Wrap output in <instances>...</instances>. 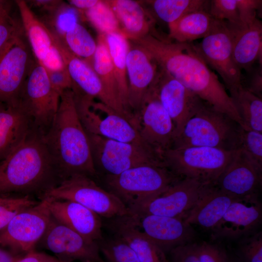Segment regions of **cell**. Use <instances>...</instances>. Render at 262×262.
Wrapping results in <instances>:
<instances>
[{"label": "cell", "mask_w": 262, "mask_h": 262, "mask_svg": "<svg viewBox=\"0 0 262 262\" xmlns=\"http://www.w3.org/2000/svg\"><path fill=\"white\" fill-rule=\"evenodd\" d=\"M131 42L143 48L159 67L201 99L244 128L225 86L197 53L193 44L174 43L151 34Z\"/></svg>", "instance_id": "cell-1"}, {"label": "cell", "mask_w": 262, "mask_h": 262, "mask_svg": "<svg viewBox=\"0 0 262 262\" xmlns=\"http://www.w3.org/2000/svg\"><path fill=\"white\" fill-rule=\"evenodd\" d=\"M61 181L43 134L33 127L0 162V197L40 200Z\"/></svg>", "instance_id": "cell-2"}, {"label": "cell", "mask_w": 262, "mask_h": 262, "mask_svg": "<svg viewBox=\"0 0 262 262\" xmlns=\"http://www.w3.org/2000/svg\"><path fill=\"white\" fill-rule=\"evenodd\" d=\"M43 139L62 180L74 174L91 178L97 175L72 89L61 95L56 114Z\"/></svg>", "instance_id": "cell-3"}, {"label": "cell", "mask_w": 262, "mask_h": 262, "mask_svg": "<svg viewBox=\"0 0 262 262\" xmlns=\"http://www.w3.org/2000/svg\"><path fill=\"white\" fill-rule=\"evenodd\" d=\"M239 125L204 102L174 139L171 148L207 147L235 150Z\"/></svg>", "instance_id": "cell-4"}, {"label": "cell", "mask_w": 262, "mask_h": 262, "mask_svg": "<svg viewBox=\"0 0 262 262\" xmlns=\"http://www.w3.org/2000/svg\"><path fill=\"white\" fill-rule=\"evenodd\" d=\"M234 152L207 147L170 148L163 153L162 159L165 166L180 178L215 185Z\"/></svg>", "instance_id": "cell-5"}, {"label": "cell", "mask_w": 262, "mask_h": 262, "mask_svg": "<svg viewBox=\"0 0 262 262\" xmlns=\"http://www.w3.org/2000/svg\"><path fill=\"white\" fill-rule=\"evenodd\" d=\"M163 163L141 164L115 176H105L108 191L127 207L155 196L180 179Z\"/></svg>", "instance_id": "cell-6"}, {"label": "cell", "mask_w": 262, "mask_h": 262, "mask_svg": "<svg viewBox=\"0 0 262 262\" xmlns=\"http://www.w3.org/2000/svg\"><path fill=\"white\" fill-rule=\"evenodd\" d=\"M73 93L79 116L87 133L146 146L127 117L100 101L96 102L93 98Z\"/></svg>", "instance_id": "cell-7"}, {"label": "cell", "mask_w": 262, "mask_h": 262, "mask_svg": "<svg viewBox=\"0 0 262 262\" xmlns=\"http://www.w3.org/2000/svg\"><path fill=\"white\" fill-rule=\"evenodd\" d=\"M44 197L76 202L108 219L129 214L127 207L116 196L98 185L92 178L83 174H74L64 179Z\"/></svg>", "instance_id": "cell-8"}, {"label": "cell", "mask_w": 262, "mask_h": 262, "mask_svg": "<svg viewBox=\"0 0 262 262\" xmlns=\"http://www.w3.org/2000/svg\"><path fill=\"white\" fill-rule=\"evenodd\" d=\"M87 133L96 170L98 169L105 176L117 175L145 164L164 163L158 155L144 145Z\"/></svg>", "instance_id": "cell-9"}, {"label": "cell", "mask_w": 262, "mask_h": 262, "mask_svg": "<svg viewBox=\"0 0 262 262\" xmlns=\"http://www.w3.org/2000/svg\"><path fill=\"white\" fill-rule=\"evenodd\" d=\"M60 96L53 88L45 68L34 61L21 90L17 105L33 128L43 134L50 127L58 110Z\"/></svg>", "instance_id": "cell-10"}, {"label": "cell", "mask_w": 262, "mask_h": 262, "mask_svg": "<svg viewBox=\"0 0 262 262\" xmlns=\"http://www.w3.org/2000/svg\"><path fill=\"white\" fill-rule=\"evenodd\" d=\"M50 217L45 197L34 205L21 211L0 231V246L24 256L35 249Z\"/></svg>", "instance_id": "cell-11"}, {"label": "cell", "mask_w": 262, "mask_h": 262, "mask_svg": "<svg viewBox=\"0 0 262 262\" xmlns=\"http://www.w3.org/2000/svg\"><path fill=\"white\" fill-rule=\"evenodd\" d=\"M194 47L205 63L221 77L229 96L243 87L241 70L234 59L232 35L226 21L217 20L212 31Z\"/></svg>", "instance_id": "cell-12"}, {"label": "cell", "mask_w": 262, "mask_h": 262, "mask_svg": "<svg viewBox=\"0 0 262 262\" xmlns=\"http://www.w3.org/2000/svg\"><path fill=\"white\" fill-rule=\"evenodd\" d=\"M205 185L195 180L180 179L159 194L129 206V214L184 219L199 199Z\"/></svg>", "instance_id": "cell-13"}, {"label": "cell", "mask_w": 262, "mask_h": 262, "mask_svg": "<svg viewBox=\"0 0 262 262\" xmlns=\"http://www.w3.org/2000/svg\"><path fill=\"white\" fill-rule=\"evenodd\" d=\"M131 122L143 143L162 159L163 153L172 147L175 127L151 87Z\"/></svg>", "instance_id": "cell-14"}, {"label": "cell", "mask_w": 262, "mask_h": 262, "mask_svg": "<svg viewBox=\"0 0 262 262\" xmlns=\"http://www.w3.org/2000/svg\"><path fill=\"white\" fill-rule=\"evenodd\" d=\"M37 245L51 252L62 262H105L100 257L98 243L87 240L51 215Z\"/></svg>", "instance_id": "cell-15"}, {"label": "cell", "mask_w": 262, "mask_h": 262, "mask_svg": "<svg viewBox=\"0 0 262 262\" xmlns=\"http://www.w3.org/2000/svg\"><path fill=\"white\" fill-rule=\"evenodd\" d=\"M150 87L173 122L174 139L205 101L159 66Z\"/></svg>", "instance_id": "cell-16"}, {"label": "cell", "mask_w": 262, "mask_h": 262, "mask_svg": "<svg viewBox=\"0 0 262 262\" xmlns=\"http://www.w3.org/2000/svg\"><path fill=\"white\" fill-rule=\"evenodd\" d=\"M22 36L14 39L0 55V102L16 106L34 62Z\"/></svg>", "instance_id": "cell-17"}, {"label": "cell", "mask_w": 262, "mask_h": 262, "mask_svg": "<svg viewBox=\"0 0 262 262\" xmlns=\"http://www.w3.org/2000/svg\"><path fill=\"white\" fill-rule=\"evenodd\" d=\"M262 204L258 195L236 197L216 228L213 239H237L251 233L261 223Z\"/></svg>", "instance_id": "cell-18"}, {"label": "cell", "mask_w": 262, "mask_h": 262, "mask_svg": "<svg viewBox=\"0 0 262 262\" xmlns=\"http://www.w3.org/2000/svg\"><path fill=\"white\" fill-rule=\"evenodd\" d=\"M262 179V165L245 152L236 150L214 185L228 194L242 197L257 194Z\"/></svg>", "instance_id": "cell-19"}, {"label": "cell", "mask_w": 262, "mask_h": 262, "mask_svg": "<svg viewBox=\"0 0 262 262\" xmlns=\"http://www.w3.org/2000/svg\"><path fill=\"white\" fill-rule=\"evenodd\" d=\"M135 225L164 252L190 243L195 233L183 219L153 214L130 215Z\"/></svg>", "instance_id": "cell-20"}, {"label": "cell", "mask_w": 262, "mask_h": 262, "mask_svg": "<svg viewBox=\"0 0 262 262\" xmlns=\"http://www.w3.org/2000/svg\"><path fill=\"white\" fill-rule=\"evenodd\" d=\"M130 44L127 56L128 104L132 113L137 111L156 77L158 66L142 47Z\"/></svg>", "instance_id": "cell-21"}, {"label": "cell", "mask_w": 262, "mask_h": 262, "mask_svg": "<svg viewBox=\"0 0 262 262\" xmlns=\"http://www.w3.org/2000/svg\"><path fill=\"white\" fill-rule=\"evenodd\" d=\"M44 197L51 216L59 222L89 241L98 243L103 239L101 217L98 214L73 201Z\"/></svg>", "instance_id": "cell-22"}, {"label": "cell", "mask_w": 262, "mask_h": 262, "mask_svg": "<svg viewBox=\"0 0 262 262\" xmlns=\"http://www.w3.org/2000/svg\"><path fill=\"white\" fill-rule=\"evenodd\" d=\"M53 33L55 45L63 57L72 80V89L94 98H97L117 112L92 66L72 53L62 38Z\"/></svg>", "instance_id": "cell-23"}, {"label": "cell", "mask_w": 262, "mask_h": 262, "mask_svg": "<svg viewBox=\"0 0 262 262\" xmlns=\"http://www.w3.org/2000/svg\"><path fill=\"white\" fill-rule=\"evenodd\" d=\"M236 197L214 185H205L199 199L183 221L187 225H198L212 231Z\"/></svg>", "instance_id": "cell-24"}, {"label": "cell", "mask_w": 262, "mask_h": 262, "mask_svg": "<svg viewBox=\"0 0 262 262\" xmlns=\"http://www.w3.org/2000/svg\"><path fill=\"white\" fill-rule=\"evenodd\" d=\"M228 25L232 35L235 63L241 71L248 72L254 63L262 59V22L257 18L247 24Z\"/></svg>", "instance_id": "cell-25"}, {"label": "cell", "mask_w": 262, "mask_h": 262, "mask_svg": "<svg viewBox=\"0 0 262 262\" xmlns=\"http://www.w3.org/2000/svg\"><path fill=\"white\" fill-rule=\"evenodd\" d=\"M113 235L125 242L141 262H170L165 252L135 224L129 214L110 219Z\"/></svg>", "instance_id": "cell-26"}, {"label": "cell", "mask_w": 262, "mask_h": 262, "mask_svg": "<svg viewBox=\"0 0 262 262\" xmlns=\"http://www.w3.org/2000/svg\"><path fill=\"white\" fill-rule=\"evenodd\" d=\"M119 23L121 33L134 41L151 34L154 19L140 3L132 0H108Z\"/></svg>", "instance_id": "cell-27"}, {"label": "cell", "mask_w": 262, "mask_h": 262, "mask_svg": "<svg viewBox=\"0 0 262 262\" xmlns=\"http://www.w3.org/2000/svg\"><path fill=\"white\" fill-rule=\"evenodd\" d=\"M32 122L18 105L0 102V162L26 136Z\"/></svg>", "instance_id": "cell-28"}, {"label": "cell", "mask_w": 262, "mask_h": 262, "mask_svg": "<svg viewBox=\"0 0 262 262\" xmlns=\"http://www.w3.org/2000/svg\"><path fill=\"white\" fill-rule=\"evenodd\" d=\"M19 12L21 23L26 33L35 60L41 62L54 46L51 31L34 13L26 0H15Z\"/></svg>", "instance_id": "cell-29"}, {"label": "cell", "mask_w": 262, "mask_h": 262, "mask_svg": "<svg viewBox=\"0 0 262 262\" xmlns=\"http://www.w3.org/2000/svg\"><path fill=\"white\" fill-rule=\"evenodd\" d=\"M217 22V20L210 14L208 9L195 11L168 24L167 38L175 40L177 43H191L207 36Z\"/></svg>", "instance_id": "cell-30"}, {"label": "cell", "mask_w": 262, "mask_h": 262, "mask_svg": "<svg viewBox=\"0 0 262 262\" xmlns=\"http://www.w3.org/2000/svg\"><path fill=\"white\" fill-rule=\"evenodd\" d=\"M97 44L91 66L117 112L131 120L132 114L126 110L120 99L118 84L104 35L99 34Z\"/></svg>", "instance_id": "cell-31"}, {"label": "cell", "mask_w": 262, "mask_h": 262, "mask_svg": "<svg viewBox=\"0 0 262 262\" xmlns=\"http://www.w3.org/2000/svg\"><path fill=\"white\" fill-rule=\"evenodd\" d=\"M104 36L117 82L121 101L126 110L131 114L128 104L126 65L130 44L129 40L121 32L111 33Z\"/></svg>", "instance_id": "cell-32"}, {"label": "cell", "mask_w": 262, "mask_h": 262, "mask_svg": "<svg viewBox=\"0 0 262 262\" xmlns=\"http://www.w3.org/2000/svg\"><path fill=\"white\" fill-rule=\"evenodd\" d=\"M210 0H147L156 16L168 24L193 12L208 9Z\"/></svg>", "instance_id": "cell-33"}, {"label": "cell", "mask_w": 262, "mask_h": 262, "mask_svg": "<svg viewBox=\"0 0 262 262\" xmlns=\"http://www.w3.org/2000/svg\"><path fill=\"white\" fill-rule=\"evenodd\" d=\"M230 97L244 128L262 132V98L243 87Z\"/></svg>", "instance_id": "cell-34"}, {"label": "cell", "mask_w": 262, "mask_h": 262, "mask_svg": "<svg viewBox=\"0 0 262 262\" xmlns=\"http://www.w3.org/2000/svg\"><path fill=\"white\" fill-rule=\"evenodd\" d=\"M61 38L72 53L88 59L87 62L91 65L97 44L84 27L79 23Z\"/></svg>", "instance_id": "cell-35"}, {"label": "cell", "mask_w": 262, "mask_h": 262, "mask_svg": "<svg viewBox=\"0 0 262 262\" xmlns=\"http://www.w3.org/2000/svg\"><path fill=\"white\" fill-rule=\"evenodd\" d=\"M87 19L99 32L105 35L121 32L118 19L106 0H99L93 7L84 11Z\"/></svg>", "instance_id": "cell-36"}, {"label": "cell", "mask_w": 262, "mask_h": 262, "mask_svg": "<svg viewBox=\"0 0 262 262\" xmlns=\"http://www.w3.org/2000/svg\"><path fill=\"white\" fill-rule=\"evenodd\" d=\"M98 245L105 262H141L131 248L119 237L103 238Z\"/></svg>", "instance_id": "cell-37"}, {"label": "cell", "mask_w": 262, "mask_h": 262, "mask_svg": "<svg viewBox=\"0 0 262 262\" xmlns=\"http://www.w3.org/2000/svg\"><path fill=\"white\" fill-rule=\"evenodd\" d=\"M77 9L63 1L55 11L46 17L52 29V32L63 37L69 31L79 23V13Z\"/></svg>", "instance_id": "cell-38"}, {"label": "cell", "mask_w": 262, "mask_h": 262, "mask_svg": "<svg viewBox=\"0 0 262 262\" xmlns=\"http://www.w3.org/2000/svg\"><path fill=\"white\" fill-rule=\"evenodd\" d=\"M236 150L245 152L262 165V132L245 129L239 125Z\"/></svg>", "instance_id": "cell-39"}, {"label": "cell", "mask_w": 262, "mask_h": 262, "mask_svg": "<svg viewBox=\"0 0 262 262\" xmlns=\"http://www.w3.org/2000/svg\"><path fill=\"white\" fill-rule=\"evenodd\" d=\"M240 262H262V233H251L243 237L237 250Z\"/></svg>", "instance_id": "cell-40"}, {"label": "cell", "mask_w": 262, "mask_h": 262, "mask_svg": "<svg viewBox=\"0 0 262 262\" xmlns=\"http://www.w3.org/2000/svg\"><path fill=\"white\" fill-rule=\"evenodd\" d=\"M11 7L0 12V55L16 38L22 36V24L10 14Z\"/></svg>", "instance_id": "cell-41"}, {"label": "cell", "mask_w": 262, "mask_h": 262, "mask_svg": "<svg viewBox=\"0 0 262 262\" xmlns=\"http://www.w3.org/2000/svg\"><path fill=\"white\" fill-rule=\"evenodd\" d=\"M208 11L216 20L226 21L229 24L241 23L238 0H212Z\"/></svg>", "instance_id": "cell-42"}, {"label": "cell", "mask_w": 262, "mask_h": 262, "mask_svg": "<svg viewBox=\"0 0 262 262\" xmlns=\"http://www.w3.org/2000/svg\"><path fill=\"white\" fill-rule=\"evenodd\" d=\"M38 202L26 196L11 197L8 201L0 204V231L8 225L16 213Z\"/></svg>", "instance_id": "cell-43"}, {"label": "cell", "mask_w": 262, "mask_h": 262, "mask_svg": "<svg viewBox=\"0 0 262 262\" xmlns=\"http://www.w3.org/2000/svg\"><path fill=\"white\" fill-rule=\"evenodd\" d=\"M199 262H227L229 255L221 247L203 242L195 244Z\"/></svg>", "instance_id": "cell-44"}, {"label": "cell", "mask_w": 262, "mask_h": 262, "mask_svg": "<svg viewBox=\"0 0 262 262\" xmlns=\"http://www.w3.org/2000/svg\"><path fill=\"white\" fill-rule=\"evenodd\" d=\"M46 71L53 88L60 96L65 91L72 89L73 83L66 67L59 70Z\"/></svg>", "instance_id": "cell-45"}, {"label": "cell", "mask_w": 262, "mask_h": 262, "mask_svg": "<svg viewBox=\"0 0 262 262\" xmlns=\"http://www.w3.org/2000/svg\"><path fill=\"white\" fill-rule=\"evenodd\" d=\"M262 3L260 0H238L241 23L247 24L257 18V10L261 7Z\"/></svg>", "instance_id": "cell-46"}, {"label": "cell", "mask_w": 262, "mask_h": 262, "mask_svg": "<svg viewBox=\"0 0 262 262\" xmlns=\"http://www.w3.org/2000/svg\"><path fill=\"white\" fill-rule=\"evenodd\" d=\"M170 252L171 260L170 262H199L195 244L178 246Z\"/></svg>", "instance_id": "cell-47"}, {"label": "cell", "mask_w": 262, "mask_h": 262, "mask_svg": "<svg viewBox=\"0 0 262 262\" xmlns=\"http://www.w3.org/2000/svg\"><path fill=\"white\" fill-rule=\"evenodd\" d=\"M39 63L46 70L49 71L59 70L66 67L63 57L55 44L43 61Z\"/></svg>", "instance_id": "cell-48"}, {"label": "cell", "mask_w": 262, "mask_h": 262, "mask_svg": "<svg viewBox=\"0 0 262 262\" xmlns=\"http://www.w3.org/2000/svg\"><path fill=\"white\" fill-rule=\"evenodd\" d=\"M250 72L251 77L249 78L248 83L243 87L253 94L262 98V67L253 70L252 69L249 71Z\"/></svg>", "instance_id": "cell-49"}, {"label": "cell", "mask_w": 262, "mask_h": 262, "mask_svg": "<svg viewBox=\"0 0 262 262\" xmlns=\"http://www.w3.org/2000/svg\"><path fill=\"white\" fill-rule=\"evenodd\" d=\"M30 7H34L49 16L59 6L63 1L53 0H26Z\"/></svg>", "instance_id": "cell-50"}, {"label": "cell", "mask_w": 262, "mask_h": 262, "mask_svg": "<svg viewBox=\"0 0 262 262\" xmlns=\"http://www.w3.org/2000/svg\"><path fill=\"white\" fill-rule=\"evenodd\" d=\"M17 262H62L54 256L33 250L27 253Z\"/></svg>", "instance_id": "cell-51"}, {"label": "cell", "mask_w": 262, "mask_h": 262, "mask_svg": "<svg viewBox=\"0 0 262 262\" xmlns=\"http://www.w3.org/2000/svg\"><path fill=\"white\" fill-rule=\"evenodd\" d=\"M99 0H69L68 2L70 5L77 9L84 11L94 6Z\"/></svg>", "instance_id": "cell-52"}, {"label": "cell", "mask_w": 262, "mask_h": 262, "mask_svg": "<svg viewBox=\"0 0 262 262\" xmlns=\"http://www.w3.org/2000/svg\"><path fill=\"white\" fill-rule=\"evenodd\" d=\"M22 257L0 246V262H17Z\"/></svg>", "instance_id": "cell-53"}, {"label": "cell", "mask_w": 262, "mask_h": 262, "mask_svg": "<svg viewBox=\"0 0 262 262\" xmlns=\"http://www.w3.org/2000/svg\"><path fill=\"white\" fill-rule=\"evenodd\" d=\"M11 7V2L8 0H0V12L5 9Z\"/></svg>", "instance_id": "cell-54"}, {"label": "cell", "mask_w": 262, "mask_h": 262, "mask_svg": "<svg viewBox=\"0 0 262 262\" xmlns=\"http://www.w3.org/2000/svg\"><path fill=\"white\" fill-rule=\"evenodd\" d=\"M11 197H0V204L8 201Z\"/></svg>", "instance_id": "cell-55"}, {"label": "cell", "mask_w": 262, "mask_h": 262, "mask_svg": "<svg viewBox=\"0 0 262 262\" xmlns=\"http://www.w3.org/2000/svg\"><path fill=\"white\" fill-rule=\"evenodd\" d=\"M227 262H240L238 259L230 258L229 256Z\"/></svg>", "instance_id": "cell-56"}]
</instances>
